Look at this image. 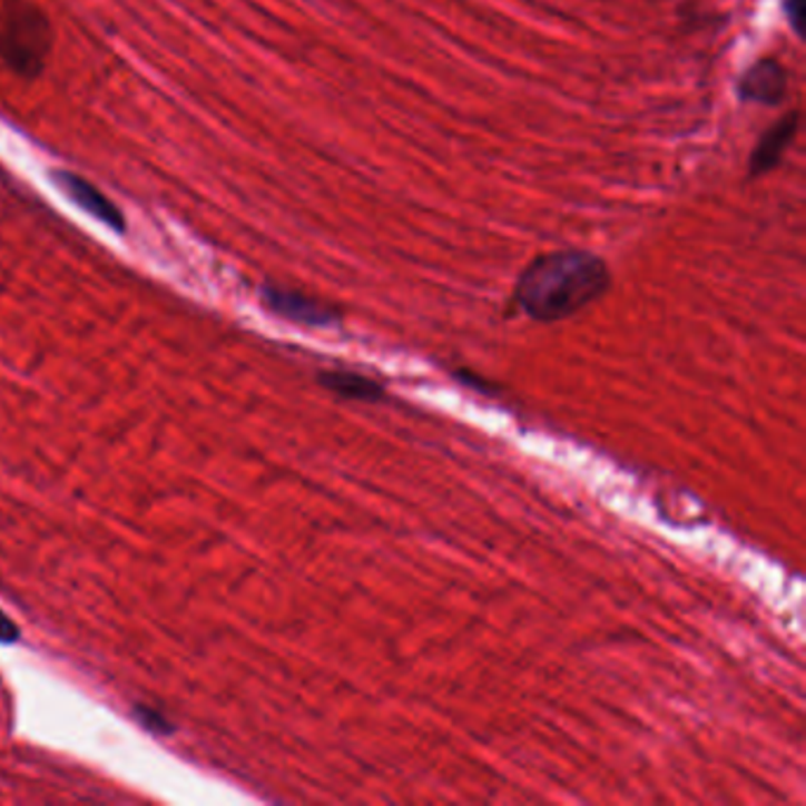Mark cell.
<instances>
[{
	"mask_svg": "<svg viewBox=\"0 0 806 806\" xmlns=\"http://www.w3.org/2000/svg\"><path fill=\"white\" fill-rule=\"evenodd\" d=\"M804 0H785V14H788V22L793 24V29L802 36V24H804Z\"/></svg>",
	"mask_w": 806,
	"mask_h": 806,
	"instance_id": "9c48e42d",
	"label": "cell"
},
{
	"mask_svg": "<svg viewBox=\"0 0 806 806\" xmlns=\"http://www.w3.org/2000/svg\"><path fill=\"white\" fill-rule=\"evenodd\" d=\"M326 389L332 393L348 397V400H364V402H376L383 395V386L370 376H362L355 372H326L320 376Z\"/></svg>",
	"mask_w": 806,
	"mask_h": 806,
	"instance_id": "52a82bcc",
	"label": "cell"
},
{
	"mask_svg": "<svg viewBox=\"0 0 806 806\" xmlns=\"http://www.w3.org/2000/svg\"><path fill=\"white\" fill-rule=\"evenodd\" d=\"M52 33L43 10L29 0H10L0 12V57L19 76L33 79L43 71Z\"/></svg>",
	"mask_w": 806,
	"mask_h": 806,
	"instance_id": "7a4b0ae2",
	"label": "cell"
},
{
	"mask_svg": "<svg viewBox=\"0 0 806 806\" xmlns=\"http://www.w3.org/2000/svg\"><path fill=\"white\" fill-rule=\"evenodd\" d=\"M55 183L60 185V189L65 191V195L76 204L81 206L86 214L95 216L100 223L109 225L111 229H117V233H124L126 229V223H124V216L121 210L114 206L100 189H95L90 183H86L83 178L73 176V173L69 170H60L55 173Z\"/></svg>",
	"mask_w": 806,
	"mask_h": 806,
	"instance_id": "5b68a950",
	"label": "cell"
},
{
	"mask_svg": "<svg viewBox=\"0 0 806 806\" xmlns=\"http://www.w3.org/2000/svg\"><path fill=\"white\" fill-rule=\"evenodd\" d=\"M797 126H799V114L795 111V114H790L788 119L778 121L771 130L764 132V138L755 147L753 159H750V176L753 178L764 176V173H769L771 168L778 166V161L783 159L785 147H788L793 142V138H795Z\"/></svg>",
	"mask_w": 806,
	"mask_h": 806,
	"instance_id": "8992f818",
	"label": "cell"
},
{
	"mask_svg": "<svg viewBox=\"0 0 806 806\" xmlns=\"http://www.w3.org/2000/svg\"><path fill=\"white\" fill-rule=\"evenodd\" d=\"M19 639V627L0 610V643H14Z\"/></svg>",
	"mask_w": 806,
	"mask_h": 806,
	"instance_id": "30bf717a",
	"label": "cell"
},
{
	"mask_svg": "<svg viewBox=\"0 0 806 806\" xmlns=\"http://www.w3.org/2000/svg\"><path fill=\"white\" fill-rule=\"evenodd\" d=\"M788 92V73L776 60H759L743 73L738 95L743 102H757L774 107L780 105Z\"/></svg>",
	"mask_w": 806,
	"mask_h": 806,
	"instance_id": "277c9868",
	"label": "cell"
},
{
	"mask_svg": "<svg viewBox=\"0 0 806 806\" xmlns=\"http://www.w3.org/2000/svg\"><path fill=\"white\" fill-rule=\"evenodd\" d=\"M612 284L603 258L580 248L537 256L515 282V303L537 322H559L597 303Z\"/></svg>",
	"mask_w": 806,
	"mask_h": 806,
	"instance_id": "6da1fadb",
	"label": "cell"
},
{
	"mask_svg": "<svg viewBox=\"0 0 806 806\" xmlns=\"http://www.w3.org/2000/svg\"><path fill=\"white\" fill-rule=\"evenodd\" d=\"M138 719L149 728V731H157V734H170V724L159 715L155 712V709H147V707H138Z\"/></svg>",
	"mask_w": 806,
	"mask_h": 806,
	"instance_id": "ba28073f",
	"label": "cell"
},
{
	"mask_svg": "<svg viewBox=\"0 0 806 806\" xmlns=\"http://www.w3.org/2000/svg\"><path fill=\"white\" fill-rule=\"evenodd\" d=\"M263 301L267 308H271L275 315L286 317L298 324H308V326H330L338 320L336 311H332L330 305H324L315 298L303 296L298 292H289V289H279V286H265L263 289Z\"/></svg>",
	"mask_w": 806,
	"mask_h": 806,
	"instance_id": "3957f363",
	"label": "cell"
}]
</instances>
